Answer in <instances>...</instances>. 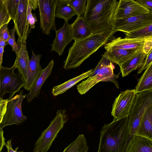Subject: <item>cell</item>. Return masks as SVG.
Returning <instances> with one entry per match:
<instances>
[{
	"instance_id": "6da1fadb",
	"label": "cell",
	"mask_w": 152,
	"mask_h": 152,
	"mask_svg": "<svg viewBox=\"0 0 152 152\" xmlns=\"http://www.w3.org/2000/svg\"><path fill=\"white\" fill-rule=\"evenodd\" d=\"M118 3L116 0H87L83 18L92 34L114 30Z\"/></svg>"
},
{
	"instance_id": "7a4b0ae2",
	"label": "cell",
	"mask_w": 152,
	"mask_h": 152,
	"mask_svg": "<svg viewBox=\"0 0 152 152\" xmlns=\"http://www.w3.org/2000/svg\"><path fill=\"white\" fill-rule=\"evenodd\" d=\"M116 32L114 30L92 34L86 38L75 41L69 48L63 68L68 70L78 67L90 56L104 46Z\"/></svg>"
},
{
	"instance_id": "3957f363",
	"label": "cell",
	"mask_w": 152,
	"mask_h": 152,
	"mask_svg": "<svg viewBox=\"0 0 152 152\" xmlns=\"http://www.w3.org/2000/svg\"><path fill=\"white\" fill-rule=\"evenodd\" d=\"M128 115L105 124L100 131L97 152H127L133 136L128 130Z\"/></svg>"
},
{
	"instance_id": "277c9868",
	"label": "cell",
	"mask_w": 152,
	"mask_h": 152,
	"mask_svg": "<svg viewBox=\"0 0 152 152\" xmlns=\"http://www.w3.org/2000/svg\"><path fill=\"white\" fill-rule=\"evenodd\" d=\"M68 119L65 109L58 110L48 126L42 133L35 143L33 152H47Z\"/></svg>"
},
{
	"instance_id": "5b68a950",
	"label": "cell",
	"mask_w": 152,
	"mask_h": 152,
	"mask_svg": "<svg viewBox=\"0 0 152 152\" xmlns=\"http://www.w3.org/2000/svg\"><path fill=\"white\" fill-rule=\"evenodd\" d=\"M152 106V90L136 94L134 104L128 115V130L130 135H134L146 110Z\"/></svg>"
},
{
	"instance_id": "8992f818",
	"label": "cell",
	"mask_w": 152,
	"mask_h": 152,
	"mask_svg": "<svg viewBox=\"0 0 152 152\" xmlns=\"http://www.w3.org/2000/svg\"><path fill=\"white\" fill-rule=\"evenodd\" d=\"M102 64L99 72L94 76L88 78L77 86V89L81 95L85 94L91 88L100 82H108L113 83L116 88H119L116 78L119 74L115 75L113 72L114 66L108 59L102 56Z\"/></svg>"
},
{
	"instance_id": "52a82bcc",
	"label": "cell",
	"mask_w": 152,
	"mask_h": 152,
	"mask_svg": "<svg viewBox=\"0 0 152 152\" xmlns=\"http://www.w3.org/2000/svg\"><path fill=\"white\" fill-rule=\"evenodd\" d=\"M16 69L13 65L10 68L2 66L0 68V97L3 98L6 94L9 93L8 101L20 91L26 83L18 71L14 73Z\"/></svg>"
},
{
	"instance_id": "ba28073f",
	"label": "cell",
	"mask_w": 152,
	"mask_h": 152,
	"mask_svg": "<svg viewBox=\"0 0 152 152\" xmlns=\"http://www.w3.org/2000/svg\"><path fill=\"white\" fill-rule=\"evenodd\" d=\"M23 91H21L12 99L8 101L6 111L1 123L3 128L13 124H20L27 119L22 113V104L26 97Z\"/></svg>"
},
{
	"instance_id": "9c48e42d",
	"label": "cell",
	"mask_w": 152,
	"mask_h": 152,
	"mask_svg": "<svg viewBox=\"0 0 152 152\" xmlns=\"http://www.w3.org/2000/svg\"><path fill=\"white\" fill-rule=\"evenodd\" d=\"M58 0H38L40 16V28L45 35L50 34L51 30H56L55 10Z\"/></svg>"
},
{
	"instance_id": "30bf717a",
	"label": "cell",
	"mask_w": 152,
	"mask_h": 152,
	"mask_svg": "<svg viewBox=\"0 0 152 152\" xmlns=\"http://www.w3.org/2000/svg\"><path fill=\"white\" fill-rule=\"evenodd\" d=\"M152 24V12L115 19L114 30L128 33Z\"/></svg>"
},
{
	"instance_id": "8fae6325",
	"label": "cell",
	"mask_w": 152,
	"mask_h": 152,
	"mask_svg": "<svg viewBox=\"0 0 152 152\" xmlns=\"http://www.w3.org/2000/svg\"><path fill=\"white\" fill-rule=\"evenodd\" d=\"M136 94L135 89H127L121 92L115 98L111 112L115 121L127 116L130 113Z\"/></svg>"
},
{
	"instance_id": "7c38bea8",
	"label": "cell",
	"mask_w": 152,
	"mask_h": 152,
	"mask_svg": "<svg viewBox=\"0 0 152 152\" xmlns=\"http://www.w3.org/2000/svg\"><path fill=\"white\" fill-rule=\"evenodd\" d=\"M28 0H20L14 26L18 36V44L26 41L31 33V29L27 20V10Z\"/></svg>"
},
{
	"instance_id": "4fadbf2b",
	"label": "cell",
	"mask_w": 152,
	"mask_h": 152,
	"mask_svg": "<svg viewBox=\"0 0 152 152\" xmlns=\"http://www.w3.org/2000/svg\"><path fill=\"white\" fill-rule=\"evenodd\" d=\"M149 12L135 0H120L118 1L115 18H123Z\"/></svg>"
},
{
	"instance_id": "5bb4252c",
	"label": "cell",
	"mask_w": 152,
	"mask_h": 152,
	"mask_svg": "<svg viewBox=\"0 0 152 152\" xmlns=\"http://www.w3.org/2000/svg\"><path fill=\"white\" fill-rule=\"evenodd\" d=\"M69 25L68 22L64 21L62 27L55 31V37L50 45L51 51L56 52L59 56L62 54L66 46L73 40Z\"/></svg>"
},
{
	"instance_id": "9a60e30c",
	"label": "cell",
	"mask_w": 152,
	"mask_h": 152,
	"mask_svg": "<svg viewBox=\"0 0 152 152\" xmlns=\"http://www.w3.org/2000/svg\"><path fill=\"white\" fill-rule=\"evenodd\" d=\"M148 38L129 39L119 37L107 43L104 45V49L106 50L121 49L136 50H142L144 42Z\"/></svg>"
},
{
	"instance_id": "2e32d148",
	"label": "cell",
	"mask_w": 152,
	"mask_h": 152,
	"mask_svg": "<svg viewBox=\"0 0 152 152\" xmlns=\"http://www.w3.org/2000/svg\"><path fill=\"white\" fill-rule=\"evenodd\" d=\"M32 56L31 58L29 59L27 68L26 80L23 87L27 91H30L39 77L42 69L40 65L42 55H35L32 50Z\"/></svg>"
},
{
	"instance_id": "e0dca14e",
	"label": "cell",
	"mask_w": 152,
	"mask_h": 152,
	"mask_svg": "<svg viewBox=\"0 0 152 152\" xmlns=\"http://www.w3.org/2000/svg\"><path fill=\"white\" fill-rule=\"evenodd\" d=\"M54 63V60L52 59L47 66L42 69L39 77L31 88L29 92L26 95L28 102H31L35 98L39 96L42 85L52 73Z\"/></svg>"
},
{
	"instance_id": "ac0fdd59",
	"label": "cell",
	"mask_w": 152,
	"mask_h": 152,
	"mask_svg": "<svg viewBox=\"0 0 152 152\" xmlns=\"http://www.w3.org/2000/svg\"><path fill=\"white\" fill-rule=\"evenodd\" d=\"M146 56L142 50H139L131 58L123 63L119 66L122 76H126L133 71L140 67Z\"/></svg>"
},
{
	"instance_id": "d6986e66",
	"label": "cell",
	"mask_w": 152,
	"mask_h": 152,
	"mask_svg": "<svg viewBox=\"0 0 152 152\" xmlns=\"http://www.w3.org/2000/svg\"><path fill=\"white\" fill-rule=\"evenodd\" d=\"M20 48L13 65L18 68L20 75L26 82L29 58L27 50L26 41L20 44Z\"/></svg>"
},
{
	"instance_id": "ffe728a7",
	"label": "cell",
	"mask_w": 152,
	"mask_h": 152,
	"mask_svg": "<svg viewBox=\"0 0 152 152\" xmlns=\"http://www.w3.org/2000/svg\"><path fill=\"white\" fill-rule=\"evenodd\" d=\"M69 26L72 36L74 41L86 38L92 34L83 17L77 16L74 22Z\"/></svg>"
},
{
	"instance_id": "44dd1931",
	"label": "cell",
	"mask_w": 152,
	"mask_h": 152,
	"mask_svg": "<svg viewBox=\"0 0 152 152\" xmlns=\"http://www.w3.org/2000/svg\"><path fill=\"white\" fill-rule=\"evenodd\" d=\"M134 135L143 137L152 140V106L149 107L145 112Z\"/></svg>"
},
{
	"instance_id": "7402d4cb",
	"label": "cell",
	"mask_w": 152,
	"mask_h": 152,
	"mask_svg": "<svg viewBox=\"0 0 152 152\" xmlns=\"http://www.w3.org/2000/svg\"><path fill=\"white\" fill-rule=\"evenodd\" d=\"M137 51L121 49L108 50H106L102 56L112 63L117 64L120 66L133 56Z\"/></svg>"
},
{
	"instance_id": "603a6c76",
	"label": "cell",
	"mask_w": 152,
	"mask_h": 152,
	"mask_svg": "<svg viewBox=\"0 0 152 152\" xmlns=\"http://www.w3.org/2000/svg\"><path fill=\"white\" fill-rule=\"evenodd\" d=\"M127 152H152V140L134 135L129 145Z\"/></svg>"
},
{
	"instance_id": "cb8c5ba5",
	"label": "cell",
	"mask_w": 152,
	"mask_h": 152,
	"mask_svg": "<svg viewBox=\"0 0 152 152\" xmlns=\"http://www.w3.org/2000/svg\"><path fill=\"white\" fill-rule=\"evenodd\" d=\"M55 17L64 19L68 22L75 15H78L68 0H58L55 10Z\"/></svg>"
},
{
	"instance_id": "d4e9b609",
	"label": "cell",
	"mask_w": 152,
	"mask_h": 152,
	"mask_svg": "<svg viewBox=\"0 0 152 152\" xmlns=\"http://www.w3.org/2000/svg\"><path fill=\"white\" fill-rule=\"evenodd\" d=\"M93 70V69H91L61 84L54 87L52 90L53 94L56 96L64 93L81 80L89 77L92 74Z\"/></svg>"
},
{
	"instance_id": "484cf974",
	"label": "cell",
	"mask_w": 152,
	"mask_h": 152,
	"mask_svg": "<svg viewBox=\"0 0 152 152\" xmlns=\"http://www.w3.org/2000/svg\"><path fill=\"white\" fill-rule=\"evenodd\" d=\"M134 89L136 94L152 90V63L146 69Z\"/></svg>"
},
{
	"instance_id": "4316f807",
	"label": "cell",
	"mask_w": 152,
	"mask_h": 152,
	"mask_svg": "<svg viewBox=\"0 0 152 152\" xmlns=\"http://www.w3.org/2000/svg\"><path fill=\"white\" fill-rule=\"evenodd\" d=\"M89 150L87 142L83 134H80L77 138L66 147L63 152H87Z\"/></svg>"
},
{
	"instance_id": "83f0119b",
	"label": "cell",
	"mask_w": 152,
	"mask_h": 152,
	"mask_svg": "<svg viewBox=\"0 0 152 152\" xmlns=\"http://www.w3.org/2000/svg\"><path fill=\"white\" fill-rule=\"evenodd\" d=\"M152 37V24L128 33H125V38L141 39Z\"/></svg>"
},
{
	"instance_id": "f1b7e54d",
	"label": "cell",
	"mask_w": 152,
	"mask_h": 152,
	"mask_svg": "<svg viewBox=\"0 0 152 152\" xmlns=\"http://www.w3.org/2000/svg\"><path fill=\"white\" fill-rule=\"evenodd\" d=\"M38 8V0H28L27 10V20L30 29H34L35 24L37 21V18L35 15L32 13V10L34 11Z\"/></svg>"
},
{
	"instance_id": "f546056e",
	"label": "cell",
	"mask_w": 152,
	"mask_h": 152,
	"mask_svg": "<svg viewBox=\"0 0 152 152\" xmlns=\"http://www.w3.org/2000/svg\"><path fill=\"white\" fill-rule=\"evenodd\" d=\"M20 0H3L7 12L15 23Z\"/></svg>"
},
{
	"instance_id": "4dcf8cb0",
	"label": "cell",
	"mask_w": 152,
	"mask_h": 152,
	"mask_svg": "<svg viewBox=\"0 0 152 152\" xmlns=\"http://www.w3.org/2000/svg\"><path fill=\"white\" fill-rule=\"evenodd\" d=\"M78 15V16L83 17L85 13L87 0H68Z\"/></svg>"
},
{
	"instance_id": "1f68e13d",
	"label": "cell",
	"mask_w": 152,
	"mask_h": 152,
	"mask_svg": "<svg viewBox=\"0 0 152 152\" xmlns=\"http://www.w3.org/2000/svg\"><path fill=\"white\" fill-rule=\"evenodd\" d=\"M11 18L7 11L3 0H0V29L4 25L8 24Z\"/></svg>"
},
{
	"instance_id": "d6a6232c",
	"label": "cell",
	"mask_w": 152,
	"mask_h": 152,
	"mask_svg": "<svg viewBox=\"0 0 152 152\" xmlns=\"http://www.w3.org/2000/svg\"><path fill=\"white\" fill-rule=\"evenodd\" d=\"M10 36L7 42L6 45L9 44L10 45L12 48V51H14L16 55L19 51L20 45L17 44L15 41V29L14 26L10 30Z\"/></svg>"
},
{
	"instance_id": "836d02e7",
	"label": "cell",
	"mask_w": 152,
	"mask_h": 152,
	"mask_svg": "<svg viewBox=\"0 0 152 152\" xmlns=\"http://www.w3.org/2000/svg\"><path fill=\"white\" fill-rule=\"evenodd\" d=\"M146 58L138 72L137 73L138 74L141 73L152 63V50H151L146 55Z\"/></svg>"
},
{
	"instance_id": "e575fe53",
	"label": "cell",
	"mask_w": 152,
	"mask_h": 152,
	"mask_svg": "<svg viewBox=\"0 0 152 152\" xmlns=\"http://www.w3.org/2000/svg\"><path fill=\"white\" fill-rule=\"evenodd\" d=\"M8 99H3L0 97V123L2 122L6 111Z\"/></svg>"
},
{
	"instance_id": "d590c367",
	"label": "cell",
	"mask_w": 152,
	"mask_h": 152,
	"mask_svg": "<svg viewBox=\"0 0 152 152\" xmlns=\"http://www.w3.org/2000/svg\"><path fill=\"white\" fill-rule=\"evenodd\" d=\"M7 24L3 25L0 29V37L2 38L7 42L10 36L8 29Z\"/></svg>"
},
{
	"instance_id": "8d00e7d4",
	"label": "cell",
	"mask_w": 152,
	"mask_h": 152,
	"mask_svg": "<svg viewBox=\"0 0 152 152\" xmlns=\"http://www.w3.org/2000/svg\"><path fill=\"white\" fill-rule=\"evenodd\" d=\"M152 37L147 39L145 41L142 50L146 55H147L152 50Z\"/></svg>"
},
{
	"instance_id": "74e56055",
	"label": "cell",
	"mask_w": 152,
	"mask_h": 152,
	"mask_svg": "<svg viewBox=\"0 0 152 152\" xmlns=\"http://www.w3.org/2000/svg\"><path fill=\"white\" fill-rule=\"evenodd\" d=\"M135 1L147 9L149 12H152V0H136Z\"/></svg>"
},
{
	"instance_id": "f35d334b",
	"label": "cell",
	"mask_w": 152,
	"mask_h": 152,
	"mask_svg": "<svg viewBox=\"0 0 152 152\" xmlns=\"http://www.w3.org/2000/svg\"><path fill=\"white\" fill-rule=\"evenodd\" d=\"M11 140L12 139L8 140L5 145L7 149V152H23L22 151H18L17 149L18 148V147L16 148L15 150L12 149L11 144Z\"/></svg>"
},
{
	"instance_id": "ab89813d",
	"label": "cell",
	"mask_w": 152,
	"mask_h": 152,
	"mask_svg": "<svg viewBox=\"0 0 152 152\" xmlns=\"http://www.w3.org/2000/svg\"><path fill=\"white\" fill-rule=\"evenodd\" d=\"M3 132V129L0 130V152H1L3 146L6 144L5 139L4 137Z\"/></svg>"
},
{
	"instance_id": "60d3db41",
	"label": "cell",
	"mask_w": 152,
	"mask_h": 152,
	"mask_svg": "<svg viewBox=\"0 0 152 152\" xmlns=\"http://www.w3.org/2000/svg\"><path fill=\"white\" fill-rule=\"evenodd\" d=\"M4 48L0 47V68L2 66L3 53Z\"/></svg>"
},
{
	"instance_id": "b9f144b4",
	"label": "cell",
	"mask_w": 152,
	"mask_h": 152,
	"mask_svg": "<svg viewBox=\"0 0 152 152\" xmlns=\"http://www.w3.org/2000/svg\"><path fill=\"white\" fill-rule=\"evenodd\" d=\"M7 42L1 37H0V47L4 48L6 45Z\"/></svg>"
},
{
	"instance_id": "7bdbcfd3",
	"label": "cell",
	"mask_w": 152,
	"mask_h": 152,
	"mask_svg": "<svg viewBox=\"0 0 152 152\" xmlns=\"http://www.w3.org/2000/svg\"><path fill=\"white\" fill-rule=\"evenodd\" d=\"M3 129V128L2 126V124L1 123H0V130L1 129Z\"/></svg>"
}]
</instances>
